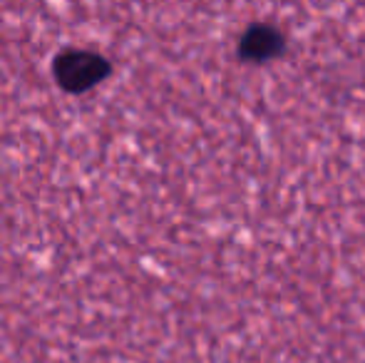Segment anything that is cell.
Returning <instances> with one entry per match:
<instances>
[{"label": "cell", "mask_w": 365, "mask_h": 363, "mask_svg": "<svg viewBox=\"0 0 365 363\" xmlns=\"http://www.w3.org/2000/svg\"><path fill=\"white\" fill-rule=\"evenodd\" d=\"M55 73H58L60 83L68 90H82L95 85L107 73V63L100 55L75 50V53H65L55 63Z\"/></svg>", "instance_id": "6da1fadb"}, {"label": "cell", "mask_w": 365, "mask_h": 363, "mask_svg": "<svg viewBox=\"0 0 365 363\" xmlns=\"http://www.w3.org/2000/svg\"><path fill=\"white\" fill-rule=\"evenodd\" d=\"M286 38L281 30H276L274 25H251L249 30L244 33L239 43V53L244 60H251V63H264V60L274 58V55L281 53Z\"/></svg>", "instance_id": "7a4b0ae2"}]
</instances>
